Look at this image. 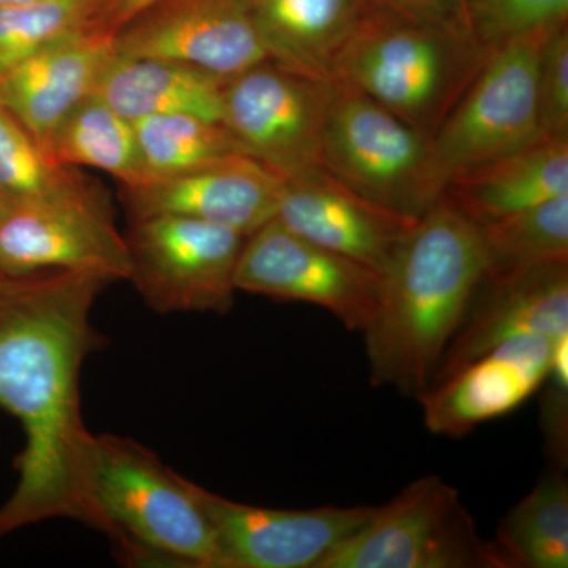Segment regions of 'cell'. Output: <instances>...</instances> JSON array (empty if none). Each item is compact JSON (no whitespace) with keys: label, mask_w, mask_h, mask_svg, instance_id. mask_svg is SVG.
Masks as SVG:
<instances>
[{"label":"cell","mask_w":568,"mask_h":568,"mask_svg":"<svg viewBox=\"0 0 568 568\" xmlns=\"http://www.w3.org/2000/svg\"><path fill=\"white\" fill-rule=\"evenodd\" d=\"M106 282L48 271L9 278L0 294V407L20 420V480L0 507V540L51 518L84 523V463L92 433L80 377L103 338L92 308Z\"/></svg>","instance_id":"1"},{"label":"cell","mask_w":568,"mask_h":568,"mask_svg":"<svg viewBox=\"0 0 568 568\" xmlns=\"http://www.w3.org/2000/svg\"><path fill=\"white\" fill-rule=\"evenodd\" d=\"M484 274L477 224L440 196L379 275L364 332L372 383L414 398L424 394Z\"/></svg>","instance_id":"2"},{"label":"cell","mask_w":568,"mask_h":568,"mask_svg":"<svg viewBox=\"0 0 568 568\" xmlns=\"http://www.w3.org/2000/svg\"><path fill=\"white\" fill-rule=\"evenodd\" d=\"M85 525L130 564L220 568L197 485L130 437L92 436L84 463Z\"/></svg>","instance_id":"3"},{"label":"cell","mask_w":568,"mask_h":568,"mask_svg":"<svg viewBox=\"0 0 568 568\" xmlns=\"http://www.w3.org/2000/svg\"><path fill=\"white\" fill-rule=\"evenodd\" d=\"M489 55L462 26L409 20L366 3L335 81L364 92L429 141Z\"/></svg>","instance_id":"4"},{"label":"cell","mask_w":568,"mask_h":568,"mask_svg":"<svg viewBox=\"0 0 568 568\" xmlns=\"http://www.w3.org/2000/svg\"><path fill=\"white\" fill-rule=\"evenodd\" d=\"M555 31L529 33L493 52L433 134L428 182L436 200L455 175L547 140L540 125L538 67L545 40Z\"/></svg>","instance_id":"5"},{"label":"cell","mask_w":568,"mask_h":568,"mask_svg":"<svg viewBox=\"0 0 568 568\" xmlns=\"http://www.w3.org/2000/svg\"><path fill=\"white\" fill-rule=\"evenodd\" d=\"M428 140L346 82L334 81L323 134V166L351 192L406 219L436 204Z\"/></svg>","instance_id":"6"},{"label":"cell","mask_w":568,"mask_h":568,"mask_svg":"<svg viewBox=\"0 0 568 568\" xmlns=\"http://www.w3.org/2000/svg\"><path fill=\"white\" fill-rule=\"evenodd\" d=\"M316 568H506L478 534L457 489L437 476L407 485L376 507Z\"/></svg>","instance_id":"7"},{"label":"cell","mask_w":568,"mask_h":568,"mask_svg":"<svg viewBox=\"0 0 568 568\" xmlns=\"http://www.w3.org/2000/svg\"><path fill=\"white\" fill-rule=\"evenodd\" d=\"M334 81L315 80L274 61L227 78L222 123L245 155L282 181L323 171V134Z\"/></svg>","instance_id":"8"},{"label":"cell","mask_w":568,"mask_h":568,"mask_svg":"<svg viewBox=\"0 0 568 568\" xmlns=\"http://www.w3.org/2000/svg\"><path fill=\"white\" fill-rule=\"evenodd\" d=\"M244 235L219 224L159 215L132 220L125 234L129 282L156 313H227Z\"/></svg>","instance_id":"9"},{"label":"cell","mask_w":568,"mask_h":568,"mask_svg":"<svg viewBox=\"0 0 568 568\" xmlns=\"http://www.w3.org/2000/svg\"><path fill=\"white\" fill-rule=\"evenodd\" d=\"M0 271L11 278L77 272L112 283L129 280V246L106 194L95 183L78 192L13 204L0 215Z\"/></svg>","instance_id":"10"},{"label":"cell","mask_w":568,"mask_h":568,"mask_svg":"<svg viewBox=\"0 0 568 568\" xmlns=\"http://www.w3.org/2000/svg\"><path fill=\"white\" fill-rule=\"evenodd\" d=\"M234 283L245 293L321 306L357 332L368 327L379 293L376 272L306 241L275 219L245 239Z\"/></svg>","instance_id":"11"},{"label":"cell","mask_w":568,"mask_h":568,"mask_svg":"<svg viewBox=\"0 0 568 568\" xmlns=\"http://www.w3.org/2000/svg\"><path fill=\"white\" fill-rule=\"evenodd\" d=\"M123 58L162 59L231 78L271 61L246 0H162L114 33Z\"/></svg>","instance_id":"12"},{"label":"cell","mask_w":568,"mask_h":568,"mask_svg":"<svg viewBox=\"0 0 568 568\" xmlns=\"http://www.w3.org/2000/svg\"><path fill=\"white\" fill-rule=\"evenodd\" d=\"M215 530L220 568H316L375 514L376 507L278 510L235 503L197 485Z\"/></svg>","instance_id":"13"},{"label":"cell","mask_w":568,"mask_h":568,"mask_svg":"<svg viewBox=\"0 0 568 568\" xmlns=\"http://www.w3.org/2000/svg\"><path fill=\"white\" fill-rule=\"evenodd\" d=\"M283 182L248 155L121 186L129 220L171 215L219 224L248 237L276 216Z\"/></svg>","instance_id":"14"},{"label":"cell","mask_w":568,"mask_h":568,"mask_svg":"<svg viewBox=\"0 0 568 568\" xmlns=\"http://www.w3.org/2000/svg\"><path fill=\"white\" fill-rule=\"evenodd\" d=\"M567 334L568 263L497 278L481 276L429 387L515 336L556 339Z\"/></svg>","instance_id":"15"},{"label":"cell","mask_w":568,"mask_h":568,"mask_svg":"<svg viewBox=\"0 0 568 568\" xmlns=\"http://www.w3.org/2000/svg\"><path fill=\"white\" fill-rule=\"evenodd\" d=\"M552 343L547 336H515L433 384L417 398L426 428L463 437L514 413L548 379Z\"/></svg>","instance_id":"16"},{"label":"cell","mask_w":568,"mask_h":568,"mask_svg":"<svg viewBox=\"0 0 568 568\" xmlns=\"http://www.w3.org/2000/svg\"><path fill=\"white\" fill-rule=\"evenodd\" d=\"M275 220L293 233L365 265L377 275L417 220L396 215L364 200L317 171L284 181Z\"/></svg>","instance_id":"17"},{"label":"cell","mask_w":568,"mask_h":568,"mask_svg":"<svg viewBox=\"0 0 568 568\" xmlns=\"http://www.w3.org/2000/svg\"><path fill=\"white\" fill-rule=\"evenodd\" d=\"M114 55L111 33L85 31L58 41L0 77V103L47 153L52 134L93 95Z\"/></svg>","instance_id":"18"},{"label":"cell","mask_w":568,"mask_h":568,"mask_svg":"<svg viewBox=\"0 0 568 568\" xmlns=\"http://www.w3.org/2000/svg\"><path fill=\"white\" fill-rule=\"evenodd\" d=\"M568 194V138H547L447 182L443 196L481 226Z\"/></svg>","instance_id":"19"},{"label":"cell","mask_w":568,"mask_h":568,"mask_svg":"<svg viewBox=\"0 0 568 568\" xmlns=\"http://www.w3.org/2000/svg\"><path fill=\"white\" fill-rule=\"evenodd\" d=\"M271 61L335 81L336 62L365 0H246Z\"/></svg>","instance_id":"20"},{"label":"cell","mask_w":568,"mask_h":568,"mask_svg":"<svg viewBox=\"0 0 568 568\" xmlns=\"http://www.w3.org/2000/svg\"><path fill=\"white\" fill-rule=\"evenodd\" d=\"M226 81L185 63L123 58L115 52L93 93L130 122L170 114L222 122Z\"/></svg>","instance_id":"21"},{"label":"cell","mask_w":568,"mask_h":568,"mask_svg":"<svg viewBox=\"0 0 568 568\" xmlns=\"http://www.w3.org/2000/svg\"><path fill=\"white\" fill-rule=\"evenodd\" d=\"M493 545L506 568L568 567V484L547 474L497 525Z\"/></svg>","instance_id":"22"},{"label":"cell","mask_w":568,"mask_h":568,"mask_svg":"<svg viewBox=\"0 0 568 568\" xmlns=\"http://www.w3.org/2000/svg\"><path fill=\"white\" fill-rule=\"evenodd\" d=\"M63 168H95L118 179L121 186L142 182L133 123L95 93L85 99L52 134L47 148Z\"/></svg>","instance_id":"23"},{"label":"cell","mask_w":568,"mask_h":568,"mask_svg":"<svg viewBox=\"0 0 568 568\" xmlns=\"http://www.w3.org/2000/svg\"><path fill=\"white\" fill-rule=\"evenodd\" d=\"M478 226V224H477ZM489 278L568 263V194L478 226Z\"/></svg>","instance_id":"24"},{"label":"cell","mask_w":568,"mask_h":568,"mask_svg":"<svg viewBox=\"0 0 568 568\" xmlns=\"http://www.w3.org/2000/svg\"><path fill=\"white\" fill-rule=\"evenodd\" d=\"M142 182L245 155L222 122L192 114L152 115L132 122Z\"/></svg>","instance_id":"25"},{"label":"cell","mask_w":568,"mask_h":568,"mask_svg":"<svg viewBox=\"0 0 568 568\" xmlns=\"http://www.w3.org/2000/svg\"><path fill=\"white\" fill-rule=\"evenodd\" d=\"M91 181L52 162L0 103V196L10 205L50 200L84 189Z\"/></svg>","instance_id":"26"},{"label":"cell","mask_w":568,"mask_h":568,"mask_svg":"<svg viewBox=\"0 0 568 568\" xmlns=\"http://www.w3.org/2000/svg\"><path fill=\"white\" fill-rule=\"evenodd\" d=\"M93 0H36L0 7V77L44 48L95 31Z\"/></svg>","instance_id":"27"},{"label":"cell","mask_w":568,"mask_h":568,"mask_svg":"<svg viewBox=\"0 0 568 568\" xmlns=\"http://www.w3.org/2000/svg\"><path fill=\"white\" fill-rule=\"evenodd\" d=\"M474 39L488 52L510 41L567 26L568 0H466Z\"/></svg>","instance_id":"28"},{"label":"cell","mask_w":568,"mask_h":568,"mask_svg":"<svg viewBox=\"0 0 568 568\" xmlns=\"http://www.w3.org/2000/svg\"><path fill=\"white\" fill-rule=\"evenodd\" d=\"M538 104L545 138H568V29L549 33L538 67Z\"/></svg>","instance_id":"29"},{"label":"cell","mask_w":568,"mask_h":568,"mask_svg":"<svg viewBox=\"0 0 568 568\" xmlns=\"http://www.w3.org/2000/svg\"><path fill=\"white\" fill-rule=\"evenodd\" d=\"M368 6L390 10L409 20L440 22L469 29L466 0H365Z\"/></svg>","instance_id":"30"},{"label":"cell","mask_w":568,"mask_h":568,"mask_svg":"<svg viewBox=\"0 0 568 568\" xmlns=\"http://www.w3.org/2000/svg\"><path fill=\"white\" fill-rule=\"evenodd\" d=\"M545 398H547L545 424L548 428L549 450L556 467L562 470L567 465V388L555 386Z\"/></svg>","instance_id":"31"},{"label":"cell","mask_w":568,"mask_h":568,"mask_svg":"<svg viewBox=\"0 0 568 568\" xmlns=\"http://www.w3.org/2000/svg\"><path fill=\"white\" fill-rule=\"evenodd\" d=\"M162 0H106L95 17V31L114 36L122 26L134 20Z\"/></svg>","instance_id":"32"},{"label":"cell","mask_w":568,"mask_h":568,"mask_svg":"<svg viewBox=\"0 0 568 568\" xmlns=\"http://www.w3.org/2000/svg\"><path fill=\"white\" fill-rule=\"evenodd\" d=\"M548 379L555 386L568 388V334L559 336L552 343Z\"/></svg>","instance_id":"33"},{"label":"cell","mask_w":568,"mask_h":568,"mask_svg":"<svg viewBox=\"0 0 568 568\" xmlns=\"http://www.w3.org/2000/svg\"><path fill=\"white\" fill-rule=\"evenodd\" d=\"M36 0H0V7L21 6V3H31Z\"/></svg>","instance_id":"34"},{"label":"cell","mask_w":568,"mask_h":568,"mask_svg":"<svg viewBox=\"0 0 568 568\" xmlns=\"http://www.w3.org/2000/svg\"><path fill=\"white\" fill-rule=\"evenodd\" d=\"M10 276L2 274L0 271V294H2L3 287H6L7 282H9Z\"/></svg>","instance_id":"35"},{"label":"cell","mask_w":568,"mask_h":568,"mask_svg":"<svg viewBox=\"0 0 568 568\" xmlns=\"http://www.w3.org/2000/svg\"><path fill=\"white\" fill-rule=\"evenodd\" d=\"M9 207H10V204L7 203V201L3 200L2 196H0V215H2V213L6 212L7 209H9Z\"/></svg>","instance_id":"36"}]
</instances>
